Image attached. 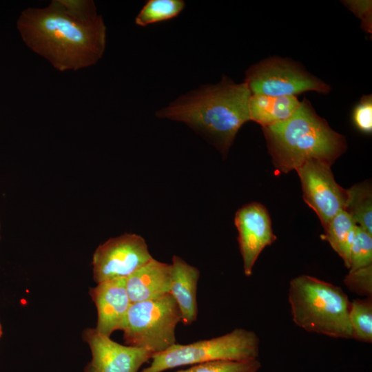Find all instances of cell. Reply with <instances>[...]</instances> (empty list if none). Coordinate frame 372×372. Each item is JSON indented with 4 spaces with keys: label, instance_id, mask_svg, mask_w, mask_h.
<instances>
[{
    "label": "cell",
    "instance_id": "1",
    "mask_svg": "<svg viewBox=\"0 0 372 372\" xmlns=\"http://www.w3.org/2000/svg\"><path fill=\"white\" fill-rule=\"evenodd\" d=\"M17 27L25 44L62 72L92 66L105 52L106 26L102 16L82 20L60 0H52L44 8L23 10Z\"/></svg>",
    "mask_w": 372,
    "mask_h": 372
},
{
    "label": "cell",
    "instance_id": "2",
    "mask_svg": "<svg viewBox=\"0 0 372 372\" xmlns=\"http://www.w3.org/2000/svg\"><path fill=\"white\" fill-rule=\"evenodd\" d=\"M251 95L245 81L235 83L223 75L216 84L202 85L178 96L156 115L184 123L225 155L240 128L250 121Z\"/></svg>",
    "mask_w": 372,
    "mask_h": 372
},
{
    "label": "cell",
    "instance_id": "3",
    "mask_svg": "<svg viewBox=\"0 0 372 372\" xmlns=\"http://www.w3.org/2000/svg\"><path fill=\"white\" fill-rule=\"evenodd\" d=\"M262 130L273 164L283 173L309 161L331 165L347 149L344 137L332 130L306 99L289 118Z\"/></svg>",
    "mask_w": 372,
    "mask_h": 372
},
{
    "label": "cell",
    "instance_id": "4",
    "mask_svg": "<svg viewBox=\"0 0 372 372\" xmlns=\"http://www.w3.org/2000/svg\"><path fill=\"white\" fill-rule=\"evenodd\" d=\"M292 320L301 329L349 339L350 302L341 287L309 275L291 280L288 293Z\"/></svg>",
    "mask_w": 372,
    "mask_h": 372
},
{
    "label": "cell",
    "instance_id": "5",
    "mask_svg": "<svg viewBox=\"0 0 372 372\" xmlns=\"http://www.w3.org/2000/svg\"><path fill=\"white\" fill-rule=\"evenodd\" d=\"M260 340L251 330L236 328L211 339L187 344H175L153 354L149 365L141 372H163L178 366L216 361L245 362L257 360Z\"/></svg>",
    "mask_w": 372,
    "mask_h": 372
},
{
    "label": "cell",
    "instance_id": "6",
    "mask_svg": "<svg viewBox=\"0 0 372 372\" xmlns=\"http://www.w3.org/2000/svg\"><path fill=\"white\" fill-rule=\"evenodd\" d=\"M181 322L178 304L171 294L132 303L123 328L125 343L154 353L176 344V328Z\"/></svg>",
    "mask_w": 372,
    "mask_h": 372
},
{
    "label": "cell",
    "instance_id": "7",
    "mask_svg": "<svg viewBox=\"0 0 372 372\" xmlns=\"http://www.w3.org/2000/svg\"><path fill=\"white\" fill-rule=\"evenodd\" d=\"M245 82L251 94L272 96H296L313 91L327 94L331 87L302 67L286 59L271 57L252 65Z\"/></svg>",
    "mask_w": 372,
    "mask_h": 372
},
{
    "label": "cell",
    "instance_id": "8",
    "mask_svg": "<svg viewBox=\"0 0 372 372\" xmlns=\"http://www.w3.org/2000/svg\"><path fill=\"white\" fill-rule=\"evenodd\" d=\"M153 257L145 239L135 234H124L100 245L92 258L93 278L98 284L132 274Z\"/></svg>",
    "mask_w": 372,
    "mask_h": 372
},
{
    "label": "cell",
    "instance_id": "9",
    "mask_svg": "<svg viewBox=\"0 0 372 372\" xmlns=\"http://www.w3.org/2000/svg\"><path fill=\"white\" fill-rule=\"evenodd\" d=\"M331 165L309 161L296 170L300 177L303 198L315 211L322 226L344 209L347 193L335 180Z\"/></svg>",
    "mask_w": 372,
    "mask_h": 372
},
{
    "label": "cell",
    "instance_id": "10",
    "mask_svg": "<svg viewBox=\"0 0 372 372\" xmlns=\"http://www.w3.org/2000/svg\"><path fill=\"white\" fill-rule=\"evenodd\" d=\"M83 338L92 352L85 372H136L153 355L146 349L118 344L94 328L85 329Z\"/></svg>",
    "mask_w": 372,
    "mask_h": 372
},
{
    "label": "cell",
    "instance_id": "11",
    "mask_svg": "<svg viewBox=\"0 0 372 372\" xmlns=\"http://www.w3.org/2000/svg\"><path fill=\"white\" fill-rule=\"evenodd\" d=\"M234 223L238 232L244 273L250 276L259 255L276 240V236L272 231L268 211L258 203H251L240 208L236 213Z\"/></svg>",
    "mask_w": 372,
    "mask_h": 372
},
{
    "label": "cell",
    "instance_id": "12",
    "mask_svg": "<svg viewBox=\"0 0 372 372\" xmlns=\"http://www.w3.org/2000/svg\"><path fill=\"white\" fill-rule=\"evenodd\" d=\"M90 295L97 310L96 329L110 337L116 330H123L131 305L125 278L106 280L90 288Z\"/></svg>",
    "mask_w": 372,
    "mask_h": 372
},
{
    "label": "cell",
    "instance_id": "13",
    "mask_svg": "<svg viewBox=\"0 0 372 372\" xmlns=\"http://www.w3.org/2000/svg\"><path fill=\"white\" fill-rule=\"evenodd\" d=\"M171 264L152 258L125 278L131 303L154 300L169 293Z\"/></svg>",
    "mask_w": 372,
    "mask_h": 372
},
{
    "label": "cell",
    "instance_id": "14",
    "mask_svg": "<svg viewBox=\"0 0 372 372\" xmlns=\"http://www.w3.org/2000/svg\"><path fill=\"white\" fill-rule=\"evenodd\" d=\"M171 276L169 294L178 304L181 322L185 325L192 324L198 317L197 289L200 271L174 255L171 264Z\"/></svg>",
    "mask_w": 372,
    "mask_h": 372
},
{
    "label": "cell",
    "instance_id": "15",
    "mask_svg": "<svg viewBox=\"0 0 372 372\" xmlns=\"http://www.w3.org/2000/svg\"><path fill=\"white\" fill-rule=\"evenodd\" d=\"M300 104L296 96L251 94L248 105L250 121L262 127L269 126L289 118Z\"/></svg>",
    "mask_w": 372,
    "mask_h": 372
},
{
    "label": "cell",
    "instance_id": "16",
    "mask_svg": "<svg viewBox=\"0 0 372 372\" xmlns=\"http://www.w3.org/2000/svg\"><path fill=\"white\" fill-rule=\"evenodd\" d=\"M356 224L344 210L338 212L324 227L325 239L333 249L349 267L350 249L353 240Z\"/></svg>",
    "mask_w": 372,
    "mask_h": 372
},
{
    "label": "cell",
    "instance_id": "17",
    "mask_svg": "<svg viewBox=\"0 0 372 372\" xmlns=\"http://www.w3.org/2000/svg\"><path fill=\"white\" fill-rule=\"evenodd\" d=\"M346 211L355 224L372 236V192L369 184L360 183L346 189Z\"/></svg>",
    "mask_w": 372,
    "mask_h": 372
},
{
    "label": "cell",
    "instance_id": "18",
    "mask_svg": "<svg viewBox=\"0 0 372 372\" xmlns=\"http://www.w3.org/2000/svg\"><path fill=\"white\" fill-rule=\"evenodd\" d=\"M349 319L352 338L358 341L372 342V296L350 302Z\"/></svg>",
    "mask_w": 372,
    "mask_h": 372
},
{
    "label": "cell",
    "instance_id": "19",
    "mask_svg": "<svg viewBox=\"0 0 372 372\" xmlns=\"http://www.w3.org/2000/svg\"><path fill=\"white\" fill-rule=\"evenodd\" d=\"M183 0H148L135 18V23L147 26L178 16L185 8Z\"/></svg>",
    "mask_w": 372,
    "mask_h": 372
},
{
    "label": "cell",
    "instance_id": "20",
    "mask_svg": "<svg viewBox=\"0 0 372 372\" xmlns=\"http://www.w3.org/2000/svg\"><path fill=\"white\" fill-rule=\"evenodd\" d=\"M372 265V236L356 225L350 249L349 271Z\"/></svg>",
    "mask_w": 372,
    "mask_h": 372
},
{
    "label": "cell",
    "instance_id": "21",
    "mask_svg": "<svg viewBox=\"0 0 372 372\" xmlns=\"http://www.w3.org/2000/svg\"><path fill=\"white\" fill-rule=\"evenodd\" d=\"M260 367L258 359L245 362L216 361L194 364L175 372H258Z\"/></svg>",
    "mask_w": 372,
    "mask_h": 372
},
{
    "label": "cell",
    "instance_id": "22",
    "mask_svg": "<svg viewBox=\"0 0 372 372\" xmlns=\"http://www.w3.org/2000/svg\"><path fill=\"white\" fill-rule=\"evenodd\" d=\"M343 281L351 292L365 298L372 296V265L349 271Z\"/></svg>",
    "mask_w": 372,
    "mask_h": 372
},
{
    "label": "cell",
    "instance_id": "23",
    "mask_svg": "<svg viewBox=\"0 0 372 372\" xmlns=\"http://www.w3.org/2000/svg\"><path fill=\"white\" fill-rule=\"evenodd\" d=\"M353 121L357 128L365 133L372 130V99L364 96L353 111Z\"/></svg>",
    "mask_w": 372,
    "mask_h": 372
},
{
    "label": "cell",
    "instance_id": "24",
    "mask_svg": "<svg viewBox=\"0 0 372 372\" xmlns=\"http://www.w3.org/2000/svg\"><path fill=\"white\" fill-rule=\"evenodd\" d=\"M343 3L361 19L363 30L371 32V1L351 0Z\"/></svg>",
    "mask_w": 372,
    "mask_h": 372
},
{
    "label": "cell",
    "instance_id": "25",
    "mask_svg": "<svg viewBox=\"0 0 372 372\" xmlns=\"http://www.w3.org/2000/svg\"><path fill=\"white\" fill-rule=\"evenodd\" d=\"M2 333H3V331H2V326H1V324L0 322V338L1 336L2 335Z\"/></svg>",
    "mask_w": 372,
    "mask_h": 372
}]
</instances>
